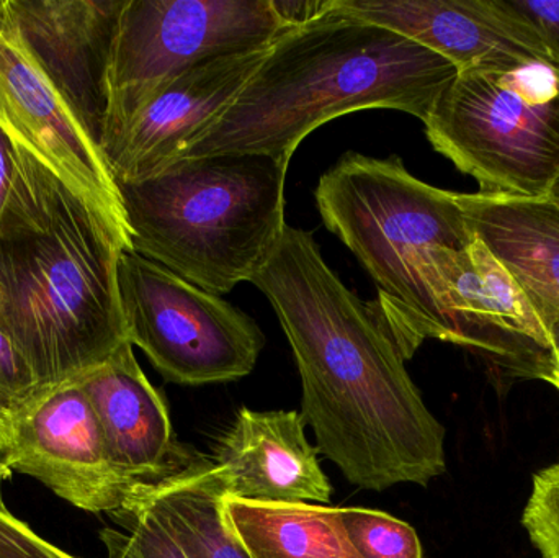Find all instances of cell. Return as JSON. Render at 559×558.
Here are the masks:
<instances>
[{
	"label": "cell",
	"mask_w": 559,
	"mask_h": 558,
	"mask_svg": "<svg viewBox=\"0 0 559 558\" xmlns=\"http://www.w3.org/2000/svg\"><path fill=\"white\" fill-rule=\"evenodd\" d=\"M251 284L271 301L295 354L318 451L348 484L427 487L445 472V429L407 373L396 337L374 304L325 264L312 233L286 225Z\"/></svg>",
	"instance_id": "cell-1"
},
{
	"label": "cell",
	"mask_w": 559,
	"mask_h": 558,
	"mask_svg": "<svg viewBox=\"0 0 559 558\" xmlns=\"http://www.w3.org/2000/svg\"><path fill=\"white\" fill-rule=\"evenodd\" d=\"M459 69L391 29L345 12L286 29L231 107L186 157L262 154L289 166L296 147L328 121L391 108L426 121Z\"/></svg>",
	"instance_id": "cell-2"
},
{
	"label": "cell",
	"mask_w": 559,
	"mask_h": 558,
	"mask_svg": "<svg viewBox=\"0 0 559 558\" xmlns=\"http://www.w3.org/2000/svg\"><path fill=\"white\" fill-rule=\"evenodd\" d=\"M115 233L64 183L45 233L0 239V323L43 392L82 379L130 343Z\"/></svg>",
	"instance_id": "cell-3"
},
{
	"label": "cell",
	"mask_w": 559,
	"mask_h": 558,
	"mask_svg": "<svg viewBox=\"0 0 559 558\" xmlns=\"http://www.w3.org/2000/svg\"><path fill=\"white\" fill-rule=\"evenodd\" d=\"M286 170L262 154H215L120 183L131 248L210 294H229L277 249Z\"/></svg>",
	"instance_id": "cell-4"
},
{
	"label": "cell",
	"mask_w": 559,
	"mask_h": 558,
	"mask_svg": "<svg viewBox=\"0 0 559 558\" xmlns=\"http://www.w3.org/2000/svg\"><path fill=\"white\" fill-rule=\"evenodd\" d=\"M456 193L414 177L397 156L345 153L316 187L322 222L378 285V313L406 360L424 341H443L442 321L423 284L437 249L473 241Z\"/></svg>",
	"instance_id": "cell-5"
},
{
	"label": "cell",
	"mask_w": 559,
	"mask_h": 558,
	"mask_svg": "<svg viewBox=\"0 0 559 558\" xmlns=\"http://www.w3.org/2000/svg\"><path fill=\"white\" fill-rule=\"evenodd\" d=\"M424 127L479 192L545 199L559 177V72L542 62L459 72Z\"/></svg>",
	"instance_id": "cell-6"
},
{
	"label": "cell",
	"mask_w": 559,
	"mask_h": 558,
	"mask_svg": "<svg viewBox=\"0 0 559 558\" xmlns=\"http://www.w3.org/2000/svg\"><path fill=\"white\" fill-rule=\"evenodd\" d=\"M286 29L272 0H124L108 68L104 140L183 72L264 48Z\"/></svg>",
	"instance_id": "cell-7"
},
{
	"label": "cell",
	"mask_w": 559,
	"mask_h": 558,
	"mask_svg": "<svg viewBox=\"0 0 559 558\" xmlns=\"http://www.w3.org/2000/svg\"><path fill=\"white\" fill-rule=\"evenodd\" d=\"M118 287L128 341L167 382H233L254 370L265 336L219 295L134 251L121 252Z\"/></svg>",
	"instance_id": "cell-8"
},
{
	"label": "cell",
	"mask_w": 559,
	"mask_h": 558,
	"mask_svg": "<svg viewBox=\"0 0 559 558\" xmlns=\"http://www.w3.org/2000/svg\"><path fill=\"white\" fill-rule=\"evenodd\" d=\"M423 284L442 321L443 343L475 351L508 377L551 383L554 330L479 239L460 251H433Z\"/></svg>",
	"instance_id": "cell-9"
},
{
	"label": "cell",
	"mask_w": 559,
	"mask_h": 558,
	"mask_svg": "<svg viewBox=\"0 0 559 558\" xmlns=\"http://www.w3.org/2000/svg\"><path fill=\"white\" fill-rule=\"evenodd\" d=\"M0 131L55 174L133 251L110 167L29 51L9 0H0Z\"/></svg>",
	"instance_id": "cell-10"
},
{
	"label": "cell",
	"mask_w": 559,
	"mask_h": 558,
	"mask_svg": "<svg viewBox=\"0 0 559 558\" xmlns=\"http://www.w3.org/2000/svg\"><path fill=\"white\" fill-rule=\"evenodd\" d=\"M3 448L10 471L36 478L88 513L118 510L138 485L111 465L100 423L78 380L43 393L13 423Z\"/></svg>",
	"instance_id": "cell-11"
},
{
	"label": "cell",
	"mask_w": 559,
	"mask_h": 558,
	"mask_svg": "<svg viewBox=\"0 0 559 558\" xmlns=\"http://www.w3.org/2000/svg\"><path fill=\"white\" fill-rule=\"evenodd\" d=\"M271 46L189 69L160 88L117 133L105 138L102 154L117 186L146 179L183 159L231 107Z\"/></svg>",
	"instance_id": "cell-12"
},
{
	"label": "cell",
	"mask_w": 559,
	"mask_h": 558,
	"mask_svg": "<svg viewBox=\"0 0 559 558\" xmlns=\"http://www.w3.org/2000/svg\"><path fill=\"white\" fill-rule=\"evenodd\" d=\"M338 7L437 52L459 72L514 71L532 62L557 69L508 0H338Z\"/></svg>",
	"instance_id": "cell-13"
},
{
	"label": "cell",
	"mask_w": 559,
	"mask_h": 558,
	"mask_svg": "<svg viewBox=\"0 0 559 558\" xmlns=\"http://www.w3.org/2000/svg\"><path fill=\"white\" fill-rule=\"evenodd\" d=\"M9 5L46 78L102 151L108 68L124 0H9Z\"/></svg>",
	"instance_id": "cell-14"
},
{
	"label": "cell",
	"mask_w": 559,
	"mask_h": 558,
	"mask_svg": "<svg viewBox=\"0 0 559 558\" xmlns=\"http://www.w3.org/2000/svg\"><path fill=\"white\" fill-rule=\"evenodd\" d=\"M104 432L115 471L131 484H156L190 461L174 441L166 403L127 343L104 366L78 380Z\"/></svg>",
	"instance_id": "cell-15"
},
{
	"label": "cell",
	"mask_w": 559,
	"mask_h": 558,
	"mask_svg": "<svg viewBox=\"0 0 559 558\" xmlns=\"http://www.w3.org/2000/svg\"><path fill=\"white\" fill-rule=\"evenodd\" d=\"M318 448L296 412L239 409L223 436L215 464L225 471L228 497L259 503H329L332 487Z\"/></svg>",
	"instance_id": "cell-16"
},
{
	"label": "cell",
	"mask_w": 559,
	"mask_h": 558,
	"mask_svg": "<svg viewBox=\"0 0 559 558\" xmlns=\"http://www.w3.org/2000/svg\"><path fill=\"white\" fill-rule=\"evenodd\" d=\"M473 238L508 269L554 330L559 324V205L501 193H456Z\"/></svg>",
	"instance_id": "cell-17"
},
{
	"label": "cell",
	"mask_w": 559,
	"mask_h": 558,
	"mask_svg": "<svg viewBox=\"0 0 559 558\" xmlns=\"http://www.w3.org/2000/svg\"><path fill=\"white\" fill-rule=\"evenodd\" d=\"M130 495L167 527L189 558H252L229 523L228 484L215 462L190 459L156 484H138Z\"/></svg>",
	"instance_id": "cell-18"
},
{
	"label": "cell",
	"mask_w": 559,
	"mask_h": 558,
	"mask_svg": "<svg viewBox=\"0 0 559 558\" xmlns=\"http://www.w3.org/2000/svg\"><path fill=\"white\" fill-rule=\"evenodd\" d=\"M226 514L252 558H361L348 539L341 508L226 497Z\"/></svg>",
	"instance_id": "cell-19"
},
{
	"label": "cell",
	"mask_w": 559,
	"mask_h": 558,
	"mask_svg": "<svg viewBox=\"0 0 559 558\" xmlns=\"http://www.w3.org/2000/svg\"><path fill=\"white\" fill-rule=\"evenodd\" d=\"M61 183L0 131V239L45 233Z\"/></svg>",
	"instance_id": "cell-20"
},
{
	"label": "cell",
	"mask_w": 559,
	"mask_h": 558,
	"mask_svg": "<svg viewBox=\"0 0 559 558\" xmlns=\"http://www.w3.org/2000/svg\"><path fill=\"white\" fill-rule=\"evenodd\" d=\"M342 523L361 558H424L413 526L381 511L341 508Z\"/></svg>",
	"instance_id": "cell-21"
},
{
	"label": "cell",
	"mask_w": 559,
	"mask_h": 558,
	"mask_svg": "<svg viewBox=\"0 0 559 558\" xmlns=\"http://www.w3.org/2000/svg\"><path fill=\"white\" fill-rule=\"evenodd\" d=\"M32 369L0 323V442L13 423L43 395Z\"/></svg>",
	"instance_id": "cell-22"
},
{
	"label": "cell",
	"mask_w": 559,
	"mask_h": 558,
	"mask_svg": "<svg viewBox=\"0 0 559 558\" xmlns=\"http://www.w3.org/2000/svg\"><path fill=\"white\" fill-rule=\"evenodd\" d=\"M522 524L542 558H559V464L534 475Z\"/></svg>",
	"instance_id": "cell-23"
},
{
	"label": "cell",
	"mask_w": 559,
	"mask_h": 558,
	"mask_svg": "<svg viewBox=\"0 0 559 558\" xmlns=\"http://www.w3.org/2000/svg\"><path fill=\"white\" fill-rule=\"evenodd\" d=\"M111 520L127 531L140 558H189L179 541L136 498L128 495L123 507L111 511Z\"/></svg>",
	"instance_id": "cell-24"
},
{
	"label": "cell",
	"mask_w": 559,
	"mask_h": 558,
	"mask_svg": "<svg viewBox=\"0 0 559 558\" xmlns=\"http://www.w3.org/2000/svg\"><path fill=\"white\" fill-rule=\"evenodd\" d=\"M10 474V468H0V558H78L41 539L28 524L7 510L2 484Z\"/></svg>",
	"instance_id": "cell-25"
},
{
	"label": "cell",
	"mask_w": 559,
	"mask_h": 558,
	"mask_svg": "<svg viewBox=\"0 0 559 558\" xmlns=\"http://www.w3.org/2000/svg\"><path fill=\"white\" fill-rule=\"evenodd\" d=\"M540 36L559 71V0H508Z\"/></svg>",
	"instance_id": "cell-26"
},
{
	"label": "cell",
	"mask_w": 559,
	"mask_h": 558,
	"mask_svg": "<svg viewBox=\"0 0 559 558\" xmlns=\"http://www.w3.org/2000/svg\"><path fill=\"white\" fill-rule=\"evenodd\" d=\"M335 0H272L275 12L289 28H298L328 13Z\"/></svg>",
	"instance_id": "cell-27"
},
{
	"label": "cell",
	"mask_w": 559,
	"mask_h": 558,
	"mask_svg": "<svg viewBox=\"0 0 559 558\" xmlns=\"http://www.w3.org/2000/svg\"><path fill=\"white\" fill-rule=\"evenodd\" d=\"M100 539L107 549V558H140L128 534L104 530L100 533Z\"/></svg>",
	"instance_id": "cell-28"
},
{
	"label": "cell",
	"mask_w": 559,
	"mask_h": 558,
	"mask_svg": "<svg viewBox=\"0 0 559 558\" xmlns=\"http://www.w3.org/2000/svg\"><path fill=\"white\" fill-rule=\"evenodd\" d=\"M554 346H555V373L554 379H551L550 385H554L555 389L559 392V324L554 328Z\"/></svg>",
	"instance_id": "cell-29"
},
{
	"label": "cell",
	"mask_w": 559,
	"mask_h": 558,
	"mask_svg": "<svg viewBox=\"0 0 559 558\" xmlns=\"http://www.w3.org/2000/svg\"><path fill=\"white\" fill-rule=\"evenodd\" d=\"M0 468H10L9 459H7V451L5 448H3L2 442H0Z\"/></svg>",
	"instance_id": "cell-30"
},
{
	"label": "cell",
	"mask_w": 559,
	"mask_h": 558,
	"mask_svg": "<svg viewBox=\"0 0 559 558\" xmlns=\"http://www.w3.org/2000/svg\"><path fill=\"white\" fill-rule=\"evenodd\" d=\"M548 197H550V199L554 200V202H557L559 205V177L557 182L554 183V187H551L550 195Z\"/></svg>",
	"instance_id": "cell-31"
}]
</instances>
